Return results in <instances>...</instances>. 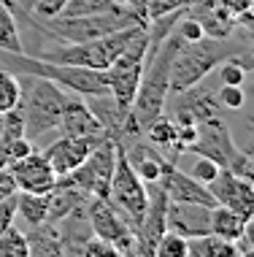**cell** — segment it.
<instances>
[{"label":"cell","mask_w":254,"mask_h":257,"mask_svg":"<svg viewBox=\"0 0 254 257\" xmlns=\"http://www.w3.org/2000/svg\"><path fill=\"white\" fill-rule=\"evenodd\" d=\"M246 46L232 44L230 38H200L192 44H181L170 60V95L187 92L189 87L200 84L222 60H227L230 54L241 52Z\"/></svg>","instance_id":"6da1fadb"},{"label":"cell","mask_w":254,"mask_h":257,"mask_svg":"<svg viewBox=\"0 0 254 257\" xmlns=\"http://www.w3.org/2000/svg\"><path fill=\"white\" fill-rule=\"evenodd\" d=\"M22 79V108L25 116V136H44L49 130H57L60 114H63L68 98L73 92H68L60 84L44 79V76H30V73H19Z\"/></svg>","instance_id":"7a4b0ae2"},{"label":"cell","mask_w":254,"mask_h":257,"mask_svg":"<svg viewBox=\"0 0 254 257\" xmlns=\"http://www.w3.org/2000/svg\"><path fill=\"white\" fill-rule=\"evenodd\" d=\"M33 19V17H30ZM54 44H84V41L108 36L127 25H146L138 11H111V14H84V17H52V19H33Z\"/></svg>","instance_id":"3957f363"},{"label":"cell","mask_w":254,"mask_h":257,"mask_svg":"<svg viewBox=\"0 0 254 257\" xmlns=\"http://www.w3.org/2000/svg\"><path fill=\"white\" fill-rule=\"evenodd\" d=\"M143 25H127L122 30H114L108 36L84 41V44H54L49 49H38L30 52L33 57L49 60V62H63V65H81V68H95V71H106L108 65L116 60L125 46L130 44V38L141 30Z\"/></svg>","instance_id":"277c9868"},{"label":"cell","mask_w":254,"mask_h":257,"mask_svg":"<svg viewBox=\"0 0 254 257\" xmlns=\"http://www.w3.org/2000/svg\"><path fill=\"white\" fill-rule=\"evenodd\" d=\"M146 52H149V36H146V25L130 38V44L116 54V60L106 68V79H108V98H111L116 116L122 119L130 114L133 98L138 92L141 76H143V65H146ZM119 130V127H116Z\"/></svg>","instance_id":"5b68a950"},{"label":"cell","mask_w":254,"mask_h":257,"mask_svg":"<svg viewBox=\"0 0 254 257\" xmlns=\"http://www.w3.org/2000/svg\"><path fill=\"white\" fill-rule=\"evenodd\" d=\"M187 152L211 157L219 168H227L232 173H238V176L251 179V157L235 147L227 122H224L219 114L197 122V141L192 144Z\"/></svg>","instance_id":"8992f818"},{"label":"cell","mask_w":254,"mask_h":257,"mask_svg":"<svg viewBox=\"0 0 254 257\" xmlns=\"http://www.w3.org/2000/svg\"><path fill=\"white\" fill-rule=\"evenodd\" d=\"M108 203L114 208H119L133 230L138 227V222L146 211V182L135 173V168L130 165V160L122 149V144H116V165L111 173V184H108Z\"/></svg>","instance_id":"52a82bcc"},{"label":"cell","mask_w":254,"mask_h":257,"mask_svg":"<svg viewBox=\"0 0 254 257\" xmlns=\"http://www.w3.org/2000/svg\"><path fill=\"white\" fill-rule=\"evenodd\" d=\"M116 165V141L106 136L95 149L84 157V163L68 176H60L57 184H68L76 190L87 192L89 198H108V184H111V173Z\"/></svg>","instance_id":"ba28073f"},{"label":"cell","mask_w":254,"mask_h":257,"mask_svg":"<svg viewBox=\"0 0 254 257\" xmlns=\"http://www.w3.org/2000/svg\"><path fill=\"white\" fill-rule=\"evenodd\" d=\"M87 222H89L92 235L108 241L116 249V254H133V249H135L133 225L106 198H89L87 200Z\"/></svg>","instance_id":"9c48e42d"},{"label":"cell","mask_w":254,"mask_h":257,"mask_svg":"<svg viewBox=\"0 0 254 257\" xmlns=\"http://www.w3.org/2000/svg\"><path fill=\"white\" fill-rule=\"evenodd\" d=\"M168 195L162 192V187L157 182H146V211L135 227V249L133 254H146L154 257V244L162 233L168 230Z\"/></svg>","instance_id":"30bf717a"},{"label":"cell","mask_w":254,"mask_h":257,"mask_svg":"<svg viewBox=\"0 0 254 257\" xmlns=\"http://www.w3.org/2000/svg\"><path fill=\"white\" fill-rule=\"evenodd\" d=\"M157 184L162 187V192L168 195V200L173 203H200V206H214L216 200L208 192V187L195 182L189 173H184L178 168V163L168 157H160V176Z\"/></svg>","instance_id":"8fae6325"},{"label":"cell","mask_w":254,"mask_h":257,"mask_svg":"<svg viewBox=\"0 0 254 257\" xmlns=\"http://www.w3.org/2000/svg\"><path fill=\"white\" fill-rule=\"evenodd\" d=\"M205 187H208V192L214 195L216 203L232 208L243 219L254 217V184H251V179L238 176V173L222 168Z\"/></svg>","instance_id":"7c38bea8"},{"label":"cell","mask_w":254,"mask_h":257,"mask_svg":"<svg viewBox=\"0 0 254 257\" xmlns=\"http://www.w3.org/2000/svg\"><path fill=\"white\" fill-rule=\"evenodd\" d=\"M60 136H73V138H106L108 130L95 114V108L81 98V95H71L60 114L57 122Z\"/></svg>","instance_id":"4fadbf2b"},{"label":"cell","mask_w":254,"mask_h":257,"mask_svg":"<svg viewBox=\"0 0 254 257\" xmlns=\"http://www.w3.org/2000/svg\"><path fill=\"white\" fill-rule=\"evenodd\" d=\"M6 171L11 173L17 190H22V192H49L57 187V173L52 171L49 160L36 149L30 155L19 157L17 163H11Z\"/></svg>","instance_id":"5bb4252c"},{"label":"cell","mask_w":254,"mask_h":257,"mask_svg":"<svg viewBox=\"0 0 254 257\" xmlns=\"http://www.w3.org/2000/svg\"><path fill=\"white\" fill-rule=\"evenodd\" d=\"M103 138H73V136H60L49 149L44 152V157L49 160L52 171L60 176H68L71 171H76L84 157L95 149V144H100Z\"/></svg>","instance_id":"9a60e30c"},{"label":"cell","mask_w":254,"mask_h":257,"mask_svg":"<svg viewBox=\"0 0 254 257\" xmlns=\"http://www.w3.org/2000/svg\"><path fill=\"white\" fill-rule=\"evenodd\" d=\"M208 208L211 206H200V203H173L168 200V230L181 233L184 238H195V235L208 233Z\"/></svg>","instance_id":"2e32d148"},{"label":"cell","mask_w":254,"mask_h":257,"mask_svg":"<svg viewBox=\"0 0 254 257\" xmlns=\"http://www.w3.org/2000/svg\"><path fill=\"white\" fill-rule=\"evenodd\" d=\"M246 222L249 219H243L241 214H235L232 208L222 206V203H214L208 208V233H214L224 241H232V244L246 230Z\"/></svg>","instance_id":"e0dca14e"},{"label":"cell","mask_w":254,"mask_h":257,"mask_svg":"<svg viewBox=\"0 0 254 257\" xmlns=\"http://www.w3.org/2000/svg\"><path fill=\"white\" fill-rule=\"evenodd\" d=\"M52 192V190H49ZM49 192H14V203H17V217L25 219L30 227L46 222V208H49Z\"/></svg>","instance_id":"ac0fdd59"},{"label":"cell","mask_w":254,"mask_h":257,"mask_svg":"<svg viewBox=\"0 0 254 257\" xmlns=\"http://www.w3.org/2000/svg\"><path fill=\"white\" fill-rule=\"evenodd\" d=\"M187 257H238L232 241H224L214 233H203L187 238Z\"/></svg>","instance_id":"d6986e66"},{"label":"cell","mask_w":254,"mask_h":257,"mask_svg":"<svg viewBox=\"0 0 254 257\" xmlns=\"http://www.w3.org/2000/svg\"><path fill=\"white\" fill-rule=\"evenodd\" d=\"M30 244V254H65L63 252V238L54 222H41L33 227V233L27 235Z\"/></svg>","instance_id":"ffe728a7"},{"label":"cell","mask_w":254,"mask_h":257,"mask_svg":"<svg viewBox=\"0 0 254 257\" xmlns=\"http://www.w3.org/2000/svg\"><path fill=\"white\" fill-rule=\"evenodd\" d=\"M0 52H11V54H22L27 52L22 44V33L17 25V14L0 0Z\"/></svg>","instance_id":"44dd1931"},{"label":"cell","mask_w":254,"mask_h":257,"mask_svg":"<svg viewBox=\"0 0 254 257\" xmlns=\"http://www.w3.org/2000/svg\"><path fill=\"white\" fill-rule=\"evenodd\" d=\"M127 6L122 0H68L57 17H84V14H111L125 11Z\"/></svg>","instance_id":"7402d4cb"},{"label":"cell","mask_w":254,"mask_h":257,"mask_svg":"<svg viewBox=\"0 0 254 257\" xmlns=\"http://www.w3.org/2000/svg\"><path fill=\"white\" fill-rule=\"evenodd\" d=\"M19 100H22V79H19V73L0 68V114L17 108Z\"/></svg>","instance_id":"603a6c76"},{"label":"cell","mask_w":254,"mask_h":257,"mask_svg":"<svg viewBox=\"0 0 254 257\" xmlns=\"http://www.w3.org/2000/svg\"><path fill=\"white\" fill-rule=\"evenodd\" d=\"M0 257H30L27 233L19 230L17 222L9 225L3 233H0Z\"/></svg>","instance_id":"cb8c5ba5"},{"label":"cell","mask_w":254,"mask_h":257,"mask_svg":"<svg viewBox=\"0 0 254 257\" xmlns=\"http://www.w3.org/2000/svg\"><path fill=\"white\" fill-rule=\"evenodd\" d=\"M36 149L33 141L27 136H19V138H0V168H9L11 163H17L19 157L30 155Z\"/></svg>","instance_id":"d4e9b609"},{"label":"cell","mask_w":254,"mask_h":257,"mask_svg":"<svg viewBox=\"0 0 254 257\" xmlns=\"http://www.w3.org/2000/svg\"><path fill=\"white\" fill-rule=\"evenodd\" d=\"M154 257H187V238L176 230H165L154 244Z\"/></svg>","instance_id":"484cf974"},{"label":"cell","mask_w":254,"mask_h":257,"mask_svg":"<svg viewBox=\"0 0 254 257\" xmlns=\"http://www.w3.org/2000/svg\"><path fill=\"white\" fill-rule=\"evenodd\" d=\"M216 100H219V106L227 111H241L246 103L243 84H222L216 89Z\"/></svg>","instance_id":"4316f807"},{"label":"cell","mask_w":254,"mask_h":257,"mask_svg":"<svg viewBox=\"0 0 254 257\" xmlns=\"http://www.w3.org/2000/svg\"><path fill=\"white\" fill-rule=\"evenodd\" d=\"M219 171H222V168H219V165H216L211 157H203V155H197L195 165H192V171H189V176L195 179V182H200V184H208V182L216 176Z\"/></svg>","instance_id":"83f0119b"},{"label":"cell","mask_w":254,"mask_h":257,"mask_svg":"<svg viewBox=\"0 0 254 257\" xmlns=\"http://www.w3.org/2000/svg\"><path fill=\"white\" fill-rule=\"evenodd\" d=\"M79 254L81 257H116V249L108 244V241L98 238V235H89L84 244H81Z\"/></svg>","instance_id":"f1b7e54d"},{"label":"cell","mask_w":254,"mask_h":257,"mask_svg":"<svg viewBox=\"0 0 254 257\" xmlns=\"http://www.w3.org/2000/svg\"><path fill=\"white\" fill-rule=\"evenodd\" d=\"M65 3H68V0H33L30 14H27V17H33V19H52V17H57V14L63 11Z\"/></svg>","instance_id":"f546056e"},{"label":"cell","mask_w":254,"mask_h":257,"mask_svg":"<svg viewBox=\"0 0 254 257\" xmlns=\"http://www.w3.org/2000/svg\"><path fill=\"white\" fill-rule=\"evenodd\" d=\"M219 3L227 9L232 17H235L238 25H249V17H251V0H219Z\"/></svg>","instance_id":"4dcf8cb0"},{"label":"cell","mask_w":254,"mask_h":257,"mask_svg":"<svg viewBox=\"0 0 254 257\" xmlns=\"http://www.w3.org/2000/svg\"><path fill=\"white\" fill-rule=\"evenodd\" d=\"M14 222H17V203H14V195H11L0 200V233L9 225H14Z\"/></svg>","instance_id":"1f68e13d"},{"label":"cell","mask_w":254,"mask_h":257,"mask_svg":"<svg viewBox=\"0 0 254 257\" xmlns=\"http://www.w3.org/2000/svg\"><path fill=\"white\" fill-rule=\"evenodd\" d=\"M14 192H17V184H14L11 173L6 171V168H0V200H3V198H11Z\"/></svg>","instance_id":"d6a6232c"},{"label":"cell","mask_w":254,"mask_h":257,"mask_svg":"<svg viewBox=\"0 0 254 257\" xmlns=\"http://www.w3.org/2000/svg\"><path fill=\"white\" fill-rule=\"evenodd\" d=\"M11 3H14V14H22V17H27V14H30L33 0H11Z\"/></svg>","instance_id":"836d02e7"},{"label":"cell","mask_w":254,"mask_h":257,"mask_svg":"<svg viewBox=\"0 0 254 257\" xmlns=\"http://www.w3.org/2000/svg\"><path fill=\"white\" fill-rule=\"evenodd\" d=\"M122 3H125L127 9L138 11V14H141V19H143V0H122Z\"/></svg>","instance_id":"e575fe53"},{"label":"cell","mask_w":254,"mask_h":257,"mask_svg":"<svg viewBox=\"0 0 254 257\" xmlns=\"http://www.w3.org/2000/svg\"><path fill=\"white\" fill-rule=\"evenodd\" d=\"M0 136H3V114H0Z\"/></svg>","instance_id":"d590c367"}]
</instances>
